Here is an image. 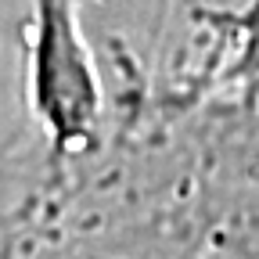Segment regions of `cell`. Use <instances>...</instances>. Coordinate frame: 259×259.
Here are the masks:
<instances>
[{
    "label": "cell",
    "mask_w": 259,
    "mask_h": 259,
    "mask_svg": "<svg viewBox=\"0 0 259 259\" xmlns=\"http://www.w3.org/2000/svg\"><path fill=\"white\" fill-rule=\"evenodd\" d=\"M29 97L58 155H76L97 141L105 97L76 0H32Z\"/></svg>",
    "instance_id": "obj_1"
},
{
    "label": "cell",
    "mask_w": 259,
    "mask_h": 259,
    "mask_svg": "<svg viewBox=\"0 0 259 259\" xmlns=\"http://www.w3.org/2000/svg\"><path fill=\"white\" fill-rule=\"evenodd\" d=\"M212 25H220L234 40L231 58L216 72L220 87H234L245 97H259V0L241 11V15H216V11H198Z\"/></svg>",
    "instance_id": "obj_2"
}]
</instances>
